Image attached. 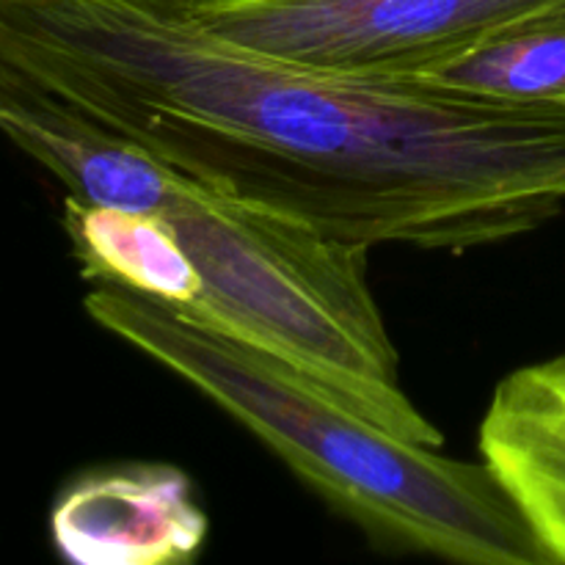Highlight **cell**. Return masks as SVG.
<instances>
[{
  "instance_id": "1",
  "label": "cell",
  "mask_w": 565,
  "mask_h": 565,
  "mask_svg": "<svg viewBox=\"0 0 565 565\" xmlns=\"http://www.w3.org/2000/svg\"><path fill=\"white\" fill-rule=\"evenodd\" d=\"M0 58L169 169L348 243L458 254L565 207V108L281 58L193 0H0Z\"/></svg>"
},
{
  "instance_id": "2",
  "label": "cell",
  "mask_w": 565,
  "mask_h": 565,
  "mask_svg": "<svg viewBox=\"0 0 565 565\" xmlns=\"http://www.w3.org/2000/svg\"><path fill=\"white\" fill-rule=\"evenodd\" d=\"M86 315L202 392L356 524L375 546L461 565H550L533 530L483 461L386 434L246 342L114 285H94Z\"/></svg>"
},
{
  "instance_id": "3",
  "label": "cell",
  "mask_w": 565,
  "mask_h": 565,
  "mask_svg": "<svg viewBox=\"0 0 565 565\" xmlns=\"http://www.w3.org/2000/svg\"><path fill=\"white\" fill-rule=\"evenodd\" d=\"M171 221L199 292L185 318L246 342L412 445H445L401 384V359L370 290V246L182 177Z\"/></svg>"
},
{
  "instance_id": "4",
  "label": "cell",
  "mask_w": 565,
  "mask_h": 565,
  "mask_svg": "<svg viewBox=\"0 0 565 565\" xmlns=\"http://www.w3.org/2000/svg\"><path fill=\"white\" fill-rule=\"evenodd\" d=\"M565 0H193L199 22L252 50L408 77Z\"/></svg>"
},
{
  "instance_id": "5",
  "label": "cell",
  "mask_w": 565,
  "mask_h": 565,
  "mask_svg": "<svg viewBox=\"0 0 565 565\" xmlns=\"http://www.w3.org/2000/svg\"><path fill=\"white\" fill-rule=\"evenodd\" d=\"M207 530L191 480L169 463L99 469L72 483L50 513L55 550L75 565H185Z\"/></svg>"
},
{
  "instance_id": "6",
  "label": "cell",
  "mask_w": 565,
  "mask_h": 565,
  "mask_svg": "<svg viewBox=\"0 0 565 565\" xmlns=\"http://www.w3.org/2000/svg\"><path fill=\"white\" fill-rule=\"evenodd\" d=\"M478 445L550 563H565V356L497 384Z\"/></svg>"
},
{
  "instance_id": "7",
  "label": "cell",
  "mask_w": 565,
  "mask_h": 565,
  "mask_svg": "<svg viewBox=\"0 0 565 565\" xmlns=\"http://www.w3.org/2000/svg\"><path fill=\"white\" fill-rule=\"evenodd\" d=\"M72 257L92 285H114L185 309L199 276L163 213L94 204L66 193L61 215Z\"/></svg>"
},
{
  "instance_id": "8",
  "label": "cell",
  "mask_w": 565,
  "mask_h": 565,
  "mask_svg": "<svg viewBox=\"0 0 565 565\" xmlns=\"http://www.w3.org/2000/svg\"><path fill=\"white\" fill-rule=\"evenodd\" d=\"M408 77L478 97L565 108V3Z\"/></svg>"
},
{
  "instance_id": "9",
  "label": "cell",
  "mask_w": 565,
  "mask_h": 565,
  "mask_svg": "<svg viewBox=\"0 0 565 565\" xmlns=\"http://www.w3.org/2000/svg\"><path fill=\"white\" fill-rule=\"evenodd\" d=\"M22 86H25V75H22L20 70H14L9 61L0 58V119H3L6 110L14 105L17 94L22 92Z\"/></svg>"
}]
</instances>
